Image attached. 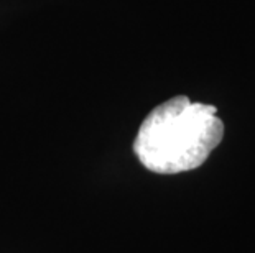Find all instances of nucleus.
<instances>
[{
    "label": "nucleus",
    "mask_w": 255,
    "mask_h": 253,
    "mask_svg": "<svg viewBox=\"0 0 255 253\" xmlns=\"http://www.w3.org/2000/svg\"><path fill=\"white\" fill-rule=\"evenodd\" d=\"M216 114L214 105L176 95L145 117L133 140V153L151 173L196 169L224 137V123Z\"/></svg>",
    "instance_id": "f257e3e1"
}]
</instances>
